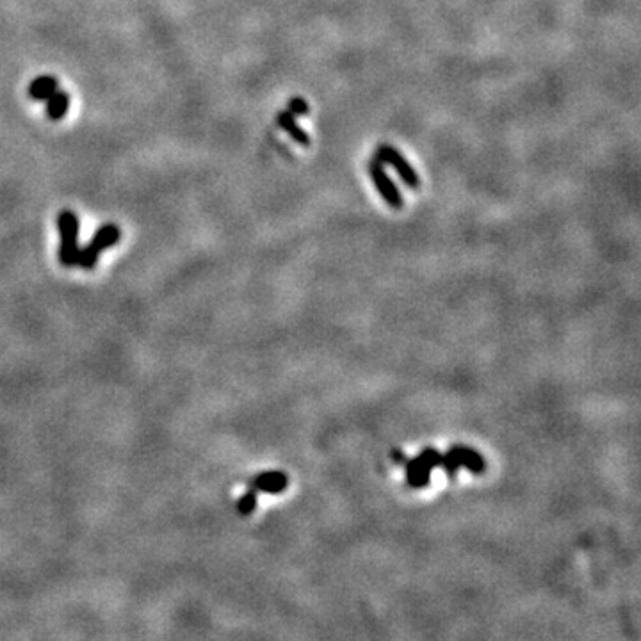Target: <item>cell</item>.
<instances>
[{
	"mask_svg": "<svg viewBox=\"0 0 641 641\" xmlns=\"http://www.w3.org/2000/svg\"><path fill=\"white\" fill-rule=\"evenodd\" d=\"M57 230L61 234L59 262L64 268L77 266L79 259V220L72 210H62L57 216Z\"/></svg>",
	"mask_w": 641,
	"mask_h": 641,
	"instance_id": "1",
	"label": "cell"
},
{
	"mask_svg": "<svg viewBox=\"0 0 641 641\" xmlns=\"http://www.w3.org/2000/svg\"><path fill=\"white\" fill-rule=\"evenodd\" d=\"M120 227L114 223L109 225H103L95 235H93L91 242L86 246L84 249L79 251V259H77V266H81L82 269H93L98 262V256L103 249L110 248V246L116 244L120 241Z\"/></svg>",
	"mask_w": 641,
	"mask_h": 641,
	"instance_id": "2",
	"label": "cell"
},
{
	"mask_svg": "<svg viewBox=\"0 0 641 641\" xmlns=\"http://www.w3.org/2000/svg\"><path fill=\"white\" fill-rule=\"evenodd\" d=\"M442 453L428 447L414 460H407V481L412 488H424L431 480V470L442 463Z\"/></svg>",
	"mask_w": 641,
	"mask_h": 641,
	"instance_id": "3",
	"label": "cell"
},
{
	"mask_svg": "<svg viewBox=\"0 0 641 641\" xmlns=\"http://www.w3.org/2000/svg\"><path fill=\"white\" fill-rule=\"evenodd\" d=\"M446 474L449 477H455L458 472L460 467H465L467 470H470L472 474H481L487 469V463L481 458V455L470 447L465 446H456L451 447L446 455L442 456V463H440Z\"/></svg>",
	"mask_w": 641,
	"mask_h": 641,
	"instance_id": "4",
	"label": "cell"
},
{
	"mask_svg": "<svg viewBox=\"0 0 641 641\" xmlns=\"http://www.w3.org/2000/svg\"><path fill=\"white\" fill-rule=\"evenodd\" d=\"M367 169H369V175L370 178H373L374 187H376V191L380 193L381 198H383V202L389 207H392V209H403L404 205L403 193H401L399 187L396 186V182L390 178L389 173L385 171L383 162L376 157L374 161L369 162Z\"/></svg>",
	"mask_w": 641,
	"mask_h": 641,
	"instance_id": "5",
	"label": "cell"
},
{
	"mask_svg": "<svg viewBox=\"0 0 641 641\" xmlns=\"http://www.w3.org/2000/svg\"><path fill=\"white\" fill-rule=\"evenodd\" d=\"M376 157L380 159L383 164H389L410 189H419V187H421L419 173L415 171L414 166L407 161V157H404L397 148H394L392 144H381V147L378 148Z\"/></svg>",
	"mask_w": 641,
	"mask_h": 641,
	"instance_id": "6",
	"label": "cell"
},
{
	"mask_svg": "<svg viewBox=\"0 0 641 641\" xmlns=\"http://www.w3.org/2000/svg\"><path fill=\"white\" fill-rule=\"evenodd\" d=\"M287 487H289V477H287V474L280 472V470H269V472L256 474L249 481V488L271 495L282 494L283 490H287Z\"/></svg>",
	"mask_w": 641,
	"mask_h": 641,
	"instance_id": "7",
	"label": "cell"
},
{
	"mask_svg": "<svg viewBox=\"0 0 641 641\" xmlns=\"http://www.w3.org/2000/svg\"><path fill=\"white\" fill-rule=\"evenodd\" d=\"M278 125L283 132L289 134L297 144H301V147H308V144H310V136L301 128V125L297 123L296 116H294L293 113H289V110H280Z\"/></svg>",
	"mask_w": 641,
	"mask_h": 641,
	"instance_id": "8",
	"label": "cell"
},
{
	"mask_svg": "<svg viewBox=\"0 0 641 641\" xmlns=\"http://www.w3.org/2000/svg\"><path fill=\"white\" fill-rule=\"evenodd\" d=\"M57 81L50 75H43V77H38L30 82L29 86V95L33 96L38 102H47L55 91H57Z\"/></svg>",
	"mask_w": 641,
	"mask_h": 641,
	"instance_id": "9",
	"label": "cell"
},
{
	"mask_svg": "<svg viewBox=\"0 0 641 641\" xmlns=\"http://www.w3.org/2000/svg\"><path fill=\"white\" fill-rule=\"evenodd\" d=\"M68 107H70V96L64 91H55L50 98L47 100V114L50 120L57 121L64 118V114L68 113Z\"/></svg>",
	"mask_w": 641,
	"mask_h": 641,
	"instance_id": "10",
	"label": "cell"
},
{
	"mask_svg": "<svg viewBox=\"0 0 641 641\" xmlns=\"http://www.w3.org/2000/svg\"><path fill=\"white\" fill-rule=\"evenodd\" d=\"M256 504H259V499H256V490L249 488L248 492H244V494L239 497L237 511L241 513V515H244V517H248V515H251V513L255 511Z\"/></svg>",
	"mask_w": 641,
	"mask_h": 641,
	"instance_id": "11",
	"label": "cell"
},
{
	"mask_svg": "<svg viewBox=\"0 0 641 641\" xmlns=\"http://www.w3.org/2000/svg\"><path fill=\"white\" fill-rule=\"evenodd\" d=\"M289 113H293L294 116H308L310 113V107H308L307 100L301 98V96H294L289 100Z\"/></svg>",
	"mask_w": 641,
	"mask_h": 641,
	"instance_id": "12",
	"label": "cell"
},
{
	"mask_svg": "<svg viewBox=\"0 0 641 641\" xmlns=\"http://www.w3.org/2000/svg\"><path fill=\"white\" fill-rule=\"evenodd\" d=\"M392 460L396 463H407V458H404V453L403 451H397V449L392 453Z\"/></svg>",
	"mask_w": 641,
	"mask_h": 641,
	"instance_id": "13",
	"label": "cell"
}]
</instances>
